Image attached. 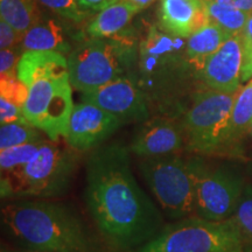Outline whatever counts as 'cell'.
Returning <instances> with one entry per match:
<instances>
[{
	"instance_id": "1",
	"label": "cell",
	"mask_w": 252,
	"mask_h": 252,
	"mask_svg": "<svg viewBox=\"0 0 252 252\" xmlns=\"http://www.w3.org/2000/svg\"><path fill=\"white\" fill-rule=\"evenodd\" d=\"M84 196L94 224L115 250L139 249L161 231L162 217L134 179L124 145H104L91 152Z\"/></svg>"
},
{
	"instance_id": "2",
	"label": "cell",
	"mask_w": 252,
	"mask_h": 252,
	"mask_svg": "<svg viewBox=\"0 0 252 252\" xmlns=\"http://www.w3.org/2000/svg\"><path fill=\"white\" fill-rule=\"evenodd\" d=\"M6 230L37 252H103L71 207L43 200L14 201L1 209Z\"/></svg>"
},
{
	"instance_id": "3",
	"label": "cell",
	"mask_w": 252,
	"mask_h": 252,
	"mask_svg": "<svg viewBox=\"0 0 252 252\" xmlns=\"http://www.w3.org/2000/svg\"><path fill=\"white\" fill-rule=\"evenodd\" d=\"M17 76L28 89L23 106L26 121L52 141L65 138L75 106L68 59L58 52L27 50L19 61Z\"/></svg>"
},
{
	"instance_id": "4",
	"label": "cell",
	"mask_w": 252,
	"mask_h": 252,
	"mask_svg": "<svg viewBox=\"0 0 252 252\" xmlns=\"http://www.w3.org/2000/svg\"><path fill=\"white\" fill-rule=\"evenodd\" d=\"M76 166L75 150L63 149L56 141H43L30 162L17 171L1 174V196H59L70 187Z\"/></svg>"
},
{
	"instance_id": "5",
	"label": "cell",
	"mask_w": 252,
	"mask_h": 252,
	"mask_svg": "<svg viewBox=\"0 0 252 252\" xmlns=\"http://www.w3.org/2000/svg\"><path fill=\"white\" fill-rule=\"evenodd\" d=\"M244 239L230 220L190 216L162 228L134 252H244Z\"/></svg>"
},
{
	"instance_id": "6",
	"label": "cell",
	"mask_w": 252,
	"mask_h": 252,
	"mask_svg": "<svg viewBox=\"0 0 252 252\" xmlns=\"http://www.w3.org/2000/svg\"><path fill=\"white\" fill-rule=\"evenodd\" d=\"M139 171L163 213L172 220L195 216V187L190 159L178 154L143 158Z\"/></svg>"
},
{
	"instance_id": "7",
	"label": "cell",
	"mask_w": 252,
	"mask_h": 252,
	"mask_svg": "<svg viewBox=\"0 0 252 252\" xmlns=\"http://www.w3.org/2000/svg\"><path fill=\"white\" fill-rule=\"evenodd\" d=\"M237 93L209 89L195 96L182 124L189 151L214 154L226 150L230 116Z\"/></svg>"
},
{
	"instance_id": "8",
	"label": "cell",
	"mask_w": 252,
	"mask_h": 252,
	"mask_svg": "<svg viewBox=\"0 0 252 252\" xmlns=\"http://www.w3.org/2000/svg\"><path fill=\"white\" fill-rule=\"evenodd\" d=\"M125 46L113 37H89L78 43L68 55L72 88L82 94L90 93L123 77L124 58L127 54Z\"/></svg>"
},
{
	"instance_id": "9",
	"label": "cell",
	"mask_w": 252,
	"mask_h": 252,
	"mask_svg": "<svg viewBox=\"0 0 252 252\" xmlns=\"http://www.w3.org/2000/svg\"><path fill=\"white\" fill-rule=\"evenodd\" d=\"M195 187V216L222 222L234 215L244 184L241 176L223 168H209L202 160L190 159Z\"/></svg>"
},
{
	"instance_id": "10",
	"label": "cell",
	"mask_w": 252,
	"mask_h": 252,
	"mask_svg": "<svg viewBox=\"0 0 252 252\" xmlns=\"http://www.w3.org/2000/svg\"><path fill=\"white\" fill-rule=\"evenodd\" d=\"M82 102L94 104L124 123H144L150 118L146 96L126 77H119L99 89L82 94Z\"/></svg>"
},
{
	"instance_id": "11",
	"label": "cell",
	"mask_w": 252,
	"mask_h": 252,
	"mask_svg": "<svg viewBox=\"0 0 252 252\" xmlns=\"http://www.w3.org/2000/svg\"><path fill=\"white\" fill-rule=\"evenodd\" d=\"M123 124L112 113L83 102L72 109L65 140L72 150L87 152L111 137Z\"/></svg>"
},
{
	"instance_id": "12",
	"label": "cell",
	"mask_w": 252,
	"mask_h": 252,
	"mask_svg": "<svg viewBox=\"0 0 252 252\" xmlns=\"http://www.w3.org/2000/svg\"><path fill=\"white\" fill-rule=\"evenodd\" d=\"M243 43L242 34L229 37L208 60L200 72L204 84L212 90L236 93L242 88Z\"/></svg>"
},
{
	"instance_id": "13",
	"label": "cell",
	"mask_w": 252,
	"mask_h": 252,
	"mask_svg": "<svg viewBox=\"0 0 252 252\" xmlns=\"http://www.w3.org/2000/svg\"><path fill=\"white\" fill-rule=\"evenodd\" d=\"M184 125L167 118L143 123L132 140L130 151L141 158L176 154L185 144Z\"/></svg>"
},
{
	"instance_id": "14",
	"label": "cell",
	"mask_w": 252,
	"mask_h": 252,
	"mask_svg": "<svg viewBox=\"0 0 252 252\" xmlns=\"http://www.w3.org/2000/svg\"><path fill=\"white\" fill-rule=\"evenodd\" d=\"M187 40L167 33L162 28L152 27L141 43V68L144 75H163L167 69L186 61Z\"/></svg>"
},
{
	"instance_id": "15",
	"label": "cell",
	"mask_w": 252,
	"mask_h": 252,
	"mask_svg": "<svg viewBox=\"0 0 252 252\" xmlns=\"http://www.w3.org/2000/svg\"><path fill=\"white\" fill-rule=\"evenodd\" d=\"M158 14L163 31L186 40L209 23L202 0H160Z\"/></svg>"
},
{
	"instance_id": "16",
	"label": "cell",
	"mask_w": 252,
	"mask_h": 252,
	"mask_svg": "<svg viewBox=\"0 0 252 252\" xmlns=\"http://www.w3.org/2000/svg\"><path fill=\"white\" fill-rule=\"evenodd\" d=\"M20 47L23 52L41 50V52H58L63 55L72 50L62 25L55 19L43 18L24 34Z\"/></svg>"
},
{
	"instance_id": "17",
	"label": "cell",
	"mask_w": 252,
	"mask_h": 252,
	"mask_svg": "<svg viewBox=\"0 0 252 252\" xmlns=\"http://www.w3.org/2000/svg\"><path fill=\"white\" fill-rule=\"evenodd\" d=\"M229 37L231 36H229L215 24L208 23L206 26L187 39V46H186L187 64L201 72L208 60L215 54Z\"/></svg>"
},
{
	"instance_id": "18",
	"label": "cell",
	"mask_w": 252,
	"mask_h": 252,
	"mask_svg": "<svg viewBox=\"0 0 252 252\" xmlns=\"http://www.w3.org/2000/svg\"><path fill=\"white\" fill-rule=\"evenodd\" d=\"M137 9L126 0H118L109 7L98 12L96 18L90 21L87 33L90 37L110 39L124 31L130 24Z\"/></svg>"
},
{
	"instance_id": "19",
	"label": "cell",
	"mask_w": 252,
	"mask_h": 252,
	"mask_svg": "<svg viewBox=\"0 0 252 252\" xmlns=\"http://www.w3.org/2000/svg\"><path fill=\"white\" fill-rule=\"evenodd\" d=\"M252 127V78L238 90L230 116L226 151L238 144Z\"/></svg>"
},
{
	"instance_id": "20",
	"label": "cell",
	"mask_w": 252,
	"mask_h": 252,
	"mask_svg": "<svg viewBox=\"0 0 252 252\" xmlns=\"http://www.w3.org/2000/svg\"><path fill=\"white\" fill-rule=\"evenodd\" d=\"M37 0H0L1 20L25 34L42 19Z\"/></svg>"
},
{
	"instance_id": "21",
	"label": "cell",
	"mask_w": 252,
	"mask_h": 252,
	"mask_svg": "<svg viewBox=\"0 0 252 252\" xmlns=\"http://www.w3.org/2000/svg\"><path fill=\"white\" fill-rule=\"evenodd\" d=\"M209 23L215 24L229 36L241 35L249 19V13L217 4L213 0H202Z\"/></svg>"
},
{
	"instance_id": "22",
	"label": "cell",
	"mask_w": 252,
	"mask_h": 252,
	"mask_svg": "<svg viewBox=\"0 0 252 252\" xmlns=\"http://www.w3.org/2000/svg\"><path fill=\"white\" fill-rule=\"evenodd\" d=\"M39 128L30 123L15 122L2 124L0 127V151L32 143L43 141V135Z\"/></svg>"
},
{
	"instance_id": "23",
	"label": "cell",
	"mask_w": 252,
	"mask_h": 252,
	"mask_svg": "<svg viewBox=\"0 0 252 252\" xmlns=\"http://www.w3.org/2000/svg\"><path fill=\"white\" fill-rule=\"evenodd\" d=\"M43 141L20 145V146L0 151V169H1V174L17 171V169H20L21 167H24L26 163L30 162L37 153V151L40 150Z\"/></svg>"
},
{
	"instance_id": "24",
	"label": "cell",
	"mask_w": 252,
	"mask_h": 252,
	"mask_svg": "<svg viewBox=\"0 0 252 252\" xmlns=\"http://www.w3.org/2000/svg\"><path fill=\"white\" fill-rule=\"evenodd\" d=\"M229 220L237 228L244 243L252 245V186H245L234 215Z\"/></svg>"
},
{
	"instance_id": "25",
	"label": "cell",
	"mask_w": 252,
	"mask_h": 252,
	"mask_svg": "<svg viewBox=\"0 0 252 252\" xmlns=\"http://www.w3.org/2000/svg\"><path fill=\"white\" fill-rule=\"evenodd\" d=\"M37 1L54 12L55 14L75 24L82 23L88 15L87 12L81 9L76 0H37Z\"/></svg>"
},
{
	"instance_id": "26",
	"label": "cell",
	"mask_w": 252,
	"mask_h": 252,
	"mask_svg": "<svg viewBox=\"0 0 252 252\" xmlns=\"http://www.w3.org/2000/svg\"><path fill=\"white\" fill-rule=\"evenodd\" d=\"M0 82V97H5L6 99L23 108L28 94L27 87L19 80L17 75L1 76Z\"/></svg>"
},
{
	"instance_id": "27",
	"label": "cell",
	"mask_w": 252,
	"mask_h": 252,
	"mask_svg": "<svg viewBox=\"0 0 252 252\" xmlns=\"http://www.w3.org/2000/svg\"><path fill=\"white\" fill-rule=\"evenodd\" d=\"M243 43V68H242V82H248L252 78V13L242 33Z\"/></svg>"
},
{
	"instance_id": "28",
	"label": "cell",
	"mask_w": 252,
	"mask_h": 252,
	"mask_svg": "<svg viewBox=\"0 0 252 252\" xmlns=\"http://www.w3.org/2000/svg\"><path fill=\"white\" fill-rule=\"evenodd\" d=\"M23 53L24 52L21 49H1V52H0V74H1V76L17 75L18 64Z\"/></svg>"
},
{
	"instance_id": "29",
	"label": "cell",
	"mask_w": 252,
	"mask_h": 252,
	"mask_svg": "<svg viewBox=\"0 0 252 252\" xmlns=\"http://www.w3.org/2000/svg\"><path fill=\"white\" fill-rule=\"evenodd\" d=\"M0 122L1 125L15 122L28 123L24 116L23 108L5 97H0Z\"/></svg>"
},
{
	"instance_id": "30",
	"label": "cell",
	"mask_w": 252,
	"mask_h": 252,
	"mask_svg": "<svg viewBox=\"0 0 252 252\" xmlns=\"http://www.w3.org/2000/svg\"><path fill=\"white\" fill-rule=\"evenodd\" d=\"M23 36L24 34L19 33L11 25H8L4 20H0V48H15L21 43Z\"/></svg>"
},
{
	"instance_id": "31",
	"label": "cell",
	"mask_w": 252,
	"mask_h": 252,
	"mask_svg": "<svg viewBox=\"0 0 252 252\" xmlns=\"http://www.w3.org/2000/svg\"><path fill=\"white\" fill-rule=\"evenodd\" d=\"M76 1L81 9H83L87 13L88 12H97L98 13L104 8L117 2L118 0H76Z\"/></svg>"
},
{
	"instance_id": "32",
	"label": "cell",
	"mask_w": 252,
	"mask_h": 252,
	"mask_svg": "<svg viewBox=\"0 0 252 252\" xmlns=\"http://www.w3.org/2000/svg\"><path fill=\"white\" fill-rule=\"evenodd\" d=\"M217 4L229 6V7L239 9V11L252 13V0H213Z\"/></svg>"
},
{
	"instance_id": "33",
	"label": "cell",
	"mask_w": 252,
	"mask_h": 252,
	"mask_svg": "<svg viewBox=\"0 0 252 252\" xmlns=\"http://www.w3.org/2000/svg\"><path fill=\"white\" fill-rule=\"evenodd\" d=\"M126 1L130 2V4L137 9V12H140L143 11V9L149 7L154 0H126Z\"/></svg>"
},
{
	"instance_id": "34",
	"label": "cell",
	"mask_w": 252,
	"mask_h": 252,
	"mask_svg": "<svg viewBox=\"0 0 252 252\" xmlns=\"http://www.w3.org/2000/svg\"><path fill=\"white\" fill-rule=\"evenodd\" d=\"M244 252H252V251H251V250H250V251H248V250H244Z\"/></svg>"
},
{
	"instance_id": "35",
	"label": "cell",
	"mask_w": 252,
	"mask_h": 252,
	"mask_svg": "<svg viewBox=\"0 0 252 252\" xmlns=\"http://www.w3.org/2000/svg\"><path fill=\"white\" fill-rule=\"evenodd\" d=\"M250 133H251V134H252V127H251V131H250Z\"/></svg>"
}]
</instances>
